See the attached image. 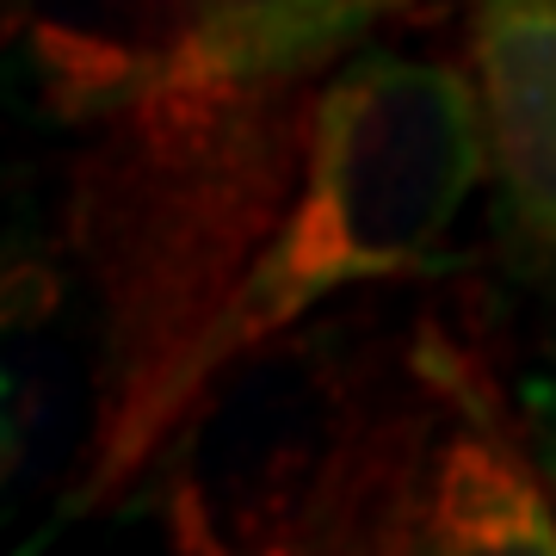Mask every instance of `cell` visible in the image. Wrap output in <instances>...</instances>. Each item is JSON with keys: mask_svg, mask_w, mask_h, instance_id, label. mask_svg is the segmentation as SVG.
<instances>
[{"mask_svg": "<svg viewBox=\"0 0 556 556\" xmlns=\"http://www.w3.org/2000/svg\"><path fill=\"white\" fill-rule=\"evenodd\" d=\"M470 80L501 223L556 266V0H470Z\"/></svg>", "mask_w": 556, "mask_h": 556, "instance_id": "3", "label": "cell"}, {"mask_svg": "<svg viewBox=\"0 0 556 556\" xmlns=\"http://www.w3.org/2000/svg\"><path fill=\"white\" fill-rule=\"evenodd\" d=\"M519 427H526V445H532L538 470H544V489L556 501V346L544 365H532V378L519 383Z\"/></svg>", "mask_w": 556, "mask_h": 556, "instance_id": "5", "label": "cell"}, {"mask_svg": "<svg viewBox=\"0 0 556 556\" xmlns=\"http://www.w3.org/2000/svg\"><path fill=\"white\" fill-rule=\"evenodd\" d=\"M489 186L470 68L371 38L167 149H80L68 254L93 303V408L68 507L130 495L236 365L328 303L427 285Z\"/></svg>", "mask_w": 556, "mask_h": 556, "instance_id": "1", "label": "cell"}, {"mask_svg": "<svg viewBox=\"0 0 556 556\" xmlns=\"http://www.w3.org/2000/svg\"><path fill=\"white\" fill-rule=\"evenodd\" d=\"M420 0H174L199 80L217 100H260L346 62Z\"/></svg>", "mask_w": 556, "mask_h": 556, "instance_id": "4", "label": "cell"}, {"mask_svg": "<svg viewBox=\"0 0 556 556\" xmlns=\"http://www.w3.org/2000/svg\"><path fill=\"white\" fill-rule=\"evenodd\" d=\"M149 477L186 551L556 556L519 402L445 303H328L236 365Z\"/></svg>", "mask_w": 556, "mask_h": 556, "instance_id": "2", "label": "cell"}]
</instances>
